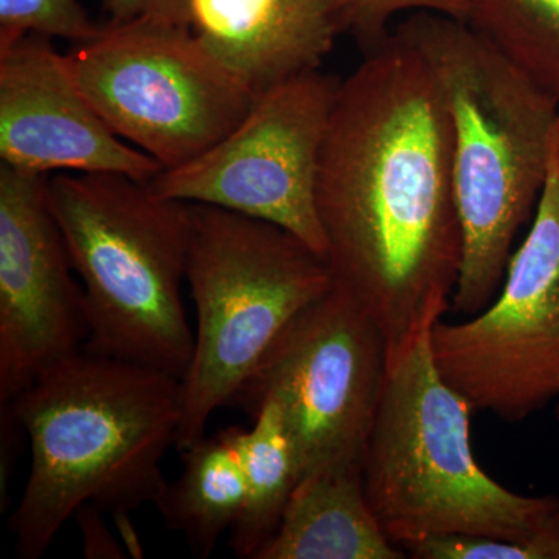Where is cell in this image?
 <instances>
[{
    "label": "cell",
    "mask_w": 559,
    "mask_h": 559,
    "mask_svg": "<svg viewBox=\"0 0 559 559\" xmlns=\"http://www.w3.org/2000/svg\"><path fill=\"white\" fill-rule=\"evenodd\" d=\"M396 31L439 83L452 131L463 261L451 307L476 316L506 278L518 230L538 204L559 135V97L474 31L418 11Z\"/></svg>",
    "instance_id": "3957f363"
},
{
    "label": "cell",
    "mask_w": 559,
    "mask_h": 559,
    "mask_svg": "<svg viewBox=\"0 0 559 559\" xmlns=\"http://www.w3.org/2000/svg\"><path fill=\"white\" fill-rule=\"evenodd\" d=\"M253 426L242 429L246 499L237 524L230 530L231 551L257 559L277 532L290 495L299 481L296 452L277 406L261 403L252 414Z\"/></svg>",
    "instance_id": "2e32d148"
},
{
    "label": "cell",
    "mask_w": 559,
    "mask_h": 559,
    "mask_svg": "<svg viewBox=\"0 0 559 559\" xmlns=\"http://www.w3.org/2000/svg\"><path fill=\"white\" fill-rule=\"evenodd\" d=\"M66 60L106 124L164 170L182 167L229 135L255 97L210 57L182 22H108Z\"/></svg>",
    "instance_id": "52a82bcc"
},
{
    "label": "cell",
    "mask_w": 559,
    "mask_h": 559,
    "mask_svg": "<svg viewBox=\"0 0 559 559\" xmlns=\"http://www.w3.org/2000/svg\"><path fill=\"white\" fill-rule=\"evenodd\" d=\"M418 559H559V507L546 524L518 543L477 536H436L407 547Z\"/></svg>",
    "instance_id": "d6986e66"
},
{
    "label": "cell",
    "mask_w": 559,
    "mask_h": 559,
    "mask_svg": "<svg viewBox=\"0 0 559 559\" xmlns=\"http://www.w3.org/2000/svg\"><path fill=\"white\" fill-rule=\"evenodd\" d=\"M340 86L320 70L283 81L255 98L229 135L189 164L159 173L151 189L267 221L325 259L316 190Z\"/></svg>",
    "instance_id": "30bf717a"
},
{
    "label": "cell",
    "mask_w": 559,
    "mask_h": 559,
    "mask_svg": "<svg viewBox=\"0 0 559 559\" xmlns=\"http://www.w3.org/2000/svg\"><path fill=\"white\" fill-rule=\"evenodd\" d=\"M103 25L91 21L80 0H0V49L27 35L83 44Z\"/></svg>",
    "instance_id": "ac0fdd59"
},
{
    "label": "cell",
    "mask_w": 559,
    "mask_h": 559,
    "mask_svg": "<svg viewBox=\"0 0 559 559\" xmlns=\"http://www.w3.org/2000/svg\"><path fill=\"white\" fill-rule=\"evenodd\" d=\"M0 157L20 170L119 173L150 182L164 167L116 134L73 80L50 38L0 49Z\"/></svg>",
    "instance_id": "7c38bea8"
},
{
    "label": "cell",
    "mask_w": 559,
    "mask_h": 559,
    "mask_svg": "<svg viewBox=\"0 0 559 559\" xmlns=\"http://www.w3.org/2000/svg\"><path fill=\"white\" fill-rule=\"evenodd\" d=\"M183 22L253 95L319 70L345 28L342 0H186Z\"/></svg>",
    "instance_id": "4fadbf2b"
},
{
    "label": "cell",
    "mask_w": 559,
    "mask_h": 559,
    "mask_svg": "<svg viewBox=\"0 0 559 559\" xmlns=\"http://www.w3.org/2000/svg\"><path fill=\"white\" fill-rule=\"evenodd\" d=\"M5 404L32 451L9 521L17 558L43 557L84 506L116 518L156 506L182 419L180 378L81 349Z\"/></svg>",
    "instance_id": "7a4b0ae2"
},
{
    "label": "cell",
    "mask_w": 559,
    "mask_h": 559,
    "mask_svg": "<svg viewBox=\"0 0 559 559\" xmlns=\"http://www.w3.org/2000/svg\"><path fill=\"white\" fill-rule=\"evenodd\" d=\"M242 429L227 426L180 451L182 474L167 481L156 502L165 525L183 535L194 557L209 558L245 507Z\"/></svg>",
    "instance_id": "9a60e30c"
},
{
    "label": "cell",
    "mask_w": 559,
    "mask_h": 559,
    "mask_svg": "<svg viewBox=\"0 0 559 559\" xmlns=\"http://www.w3.org/2000/svg\"><path fill=\"white\" fill-rule=\"evenodd\" d=\"M558 154H559V138H558Z\"/></svg>",
    "instance_id": "603a6c76"
},
{
    "label": "cell",
    "mask_w": 559,
    "mask_h": 559,
    "mask_svg": "<svg viewBox=\"0 0 559 559\" xmlns=\"http://www.w3.org/2000/svg\"><path fill=\"white\" fill-rule=\"evenodd\" d=\"M465 22L559 97V0H462Z\"/></svg>",
    "instance_id": "e0dca14e"
},
{
    "label": "cell",
    "mask_w": 559,
    "mask_h": 559,
    "mask_svg": "<svg viewBox=\"0 0 559 559\" xmlns=\"http://www.w3.org/2000/svg\"><path fill=\"white\" fill-rule=\"evenodd\" d=\"M100 513L103 511L97 507L84 506L75 514L80 522L81 533H83L84 555L87 558H124L119 544L106 528Z\"/></svg>",
    "instance_id": "7402d4cb"
},
{
    "label": "cell",
    "mask_w": 559,
    "mask_h": 559,
    "mask_svg": "<svg viewBox=\"0 0 559 559\" xmlns=\"http://www.w3.org/2000/svg\"><path fill=\"white\" fill-rule=\"evenodd\" d=\"M186 0H103V9L110 22H127L142 16H159L165 20L183 22Z\"/></svg>",
    "instance_id": "44dd1931"
},
{
    "label": "cell",
    "mask_w": 559,
    "mask_h": 559,
    "mask_svg": "<svg viewBox=\"0 0 559 559\" xmlns=\"http://www.w3.org/2000/svg\"><path fill=\"white\" fill-rule=\"evenodd\" d=\"M429 342L441 377L474 411L520 421L558 399V142L532 227L511 255L499 296L466 322L440 320Z\"/></svg>",
    "instance_id": "9c48e42d"
},
{
    "label": "cell",
    "mask_w": 559,
    "mask_h": 559,
    "mask_svg": "<svg viewBox=\"0 0 559 559\" xmlns=\"http://www.w3.org/2000/svg\"><path fill=\"white\" fill-rule=\"evenodd\" d=\"M47 198L83 286L87 352L183 380L194 349L182 299L191 204L119 173L47 178Z\"/></svg>",
    "instance_id": "277c9868"
},
{
    "label": "cell",
    "mask_w": 559,
    "mask_h": 559,
    "mask_svg": "<svg viewBox=\"0 0 559 559\" xmlns=\"http://www.w3.org/2000/svg\"><path fill=\"white\" fill-rule=\"evenodd\" d=\"M425 334L388 366L366 451L364 487L385 535L406 551L436 536L518 543L554 516L559 498L502 487L474 459V407L441 377Z\"/></svg>",
    "instance_id": "5b68a950"
},
{
    "label": "cell",
    "mask_w": 559,
    "mask_h": 559,
    "mask_svg": "<svg viewBox=\"0 0 559 559\" xmlns=\"http://www.w3.org/2000/svg\"><path fill=\"white\" fill-rule=\"evenodd\" d=\"M73 272L47 175L0 165V404L90 340Z\"/></svg>",
    "instance_id": "8fae6325"
},
{
    "label": "cell",
    "mask_w": 559,
    "mask_h": 559,
    "mask_svg": "<svg viewBox=\"0 0 559 559\" xmlns=\"http://www.w3.org/2000/svg\"><path fill=\"white\" fill-rule=\"evenodd\" d=\"M388 377V347L373 319L333 288L300 312L245 382L231 406L264 401L285 423L299 480L362 463Z\"/></svg>",
    "instance_id": "ba28073f"
},
{
    "label": "cell",
    "mask_w": 559,
    "mask_h": 559,
    "mask_svg": "<svg viewBox=\"0 0 559 559\" xmlns=\"http://www.w3.org/2000/svg\"><path fill=\"white\" fill-rule=\"evenodd\" d=\"M345 28L352 33L362 49L369 51L389 35V24L401 13L447 14L465 20L462 0H342Z\"/></svg>",
    "instance_id": "ffe728a7"
},
{
    "label": "cell",
    "mask_w": 559,
    "mask_h": 559,
    "mask_svg": "<svg viewBox=\"0 0 559 559\" xmlns=\"http://www.w3.org/2000/svg\"><path fill=\"white\" fill-rule=\"evenodd\" d=\"M374 516L362 463L330 466L297 481L277 532L257 559H403Z\"/></svg>",
    "instance_id": "5bb4252c"
},
{
    "label": "cell",
    "mask_w": 559,
    "mask_h": 559,
    "mask_svg": "<svg viewBox=\"0 0 559 559\" xmlns=\"http://www.w3.org/2000/svg\"><path fill=\"white\" fill-rule=\"evenodd\" d=\"M187 283L197 310L176 448L205 437L293 320L333 288L329 264L300 238L241 213L191 204Z\"/></svg>",
    "instance_id": "8992f818"
},
{
    "label": "cell",
    "mask_w": 559,
    "mask_h": 559,
    "mask_svg": "<svg viewBox=\"0 0 559 559\" xmlns=\"http://www.w3.org/2000/svg\"><path fill=\"white\" fill-rule=\"evenodd\" d=\"M316 200L334 285L377 323L389 366L450 310L463 261L450 116L396 28L341 81Z\"/></svg>",
    "instance_id": "6da1fadb"
}]
</instances>
